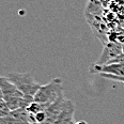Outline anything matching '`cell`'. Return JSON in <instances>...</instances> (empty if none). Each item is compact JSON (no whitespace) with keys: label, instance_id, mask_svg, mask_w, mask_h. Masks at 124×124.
Here are the masks:
<instances>
[{"label":"cell","instance_id":"obj_1","mask_svg":"<svg viewBox=\"0 0 124 124\" xmlns=\"http://www.w3.org/2000/svg\"><path fill=\"white\" fill-rule=\"evenodd\" d=\"M63 95V87L62 80L60 78H54L48 84L41 86L34 95V101L40 104H43L46 108L54 102H56L59 97Z\"/></svg>","mask_w":124,"mask_h":124},{"label":"cell","instance_id":"obj_2","mask_svg":"<svg viewBox=\"0 0 124 124\" xmlns=\"http://www.w3.org/2000/svg\"><path fill=\"white\" fill-rule=\"evenodd\" d=\"M8 79L15 85L18 89L28 96H33L37 94L41 85L34 79L32 74L30 73H19V72H13L8 75Z\"/></svg>","mask_w":124,"mask_h":124},{"label":"cell","instance_id":"obj_3","mask_svg":"<svg viewBox=\"0 0 124 124\" xmlns=\"http://www.w3.org/2000/svg\"><path fill=\"white\" fill-rule=\"evenodd\" d=\"M123 54L122 49V44L113 43V42H107L105 43L104 49H103L102 54H101L100 58L95 62L97 65H104V64L110 63L113 59L118 58Z\"/></svg>","mask_w":124,"mask_h":124},{"label":"cell","instance_id":"obj_4","mask_svg":"<svg viewBox=\"0 0 124 124\" xmlns=\"http://www.w3.org/2000/svg\"><path fill=\"white\" fill-rule=\"evenodd\" d=\"M0 92H1V96L7 102L25 96L24 93L20 91L13 82L10 81L8 79V77H1L0 78Z\"/></svg>","mask_w":124,"mask_h":124},{"label":"cell","instance_id":"obj_5","mask_svg":"<svg viewBox=\"0 0 124 124\" xmlns=\"http://www.w3.org/2000/svg\"><path fill=\"white\" fill-rule=\"evenodd\" d=\"M89 71L92 74H111L116 76H124V62L109 63L104 65H97L94 63L90 66Z\"/></svg>","mask_w":124,"mask_h":124},{"label":"cell","instance_id":"obj_6","mask_svg":"<svg viewBox=\"0 0 124 124\" xmlns=\"http://www.w3.org/2000/svg\"><path fill=\"white\" fill-rule=\"evenodd\" d=\"M0 124H33L26 108L13 110L9 116L0 118Z\"/></svg>","mask_w":124,"mask_h":124},{"label":"cell","instance_id":"obj_7","mask_svg":"<svg viewBox=\"0 0 124 124\" xmlns=\"http://www.w3.org/2000/svg\"><path fill=\"white\" fill-rule=\"evenodd\" d=\"M74 112H75V105L72 101L68 100L64 108L62 109L60 115L56 119L54 124H69L74 122Z\"/></svg>","mask_w":124,"mask_h":124},{"label":"cell","instance_id":"obj_8","mask_svg":"<svg viewBox=\"0 0 124 124\" xmlns=\"http://www.w3.org/2000/svg\"><path fill=\"white\" fill-rule=\"evenodd\" d=\"M107 41L108 42H113L118 44L124 43V28H116L111 29L107 34Z\"/></svg>","mask_w":124,"mask_h":124},{"label":"cell","instance_id":"obj_9","mask_svg":"<svg viewBox=\"0 0 124 124\" xmlns=\"http://www.w3.org/2000/svg\"><path fill=\"white\" fill-rule=\"evenodd\" d=\"M10 112H11V109L8 106L6 100L2 96H0V118L7 117V116L10 115Z\"/></svg>","mask_w":124,"mask_h":124},{"label":"cell","instance_id":"obj_10","mask_svg":"<svg viewBox=\"0 0 124 124\" xmlns=\"http://www.w3.org/2000/svg\"><path fill=\"white\" fill-rule=\"evenodd\" d=\"M103 78H106L108 80H112V81H119L124 84V76H116V75L111 74H100Z\"/></svg>","mask_w":124,"mask_h":124},{"label":"cell","instance_id":"obj_11","mask_svg":"<svg viewBox=\"0 0 124 124\" xmlns=\"http://www.w3.org/2000/svg\"><path fill=\"white\" fill-rule=\"evenodd\" d=\"M74 124H88V122L85 120H79V121H75Z\"/></svg>","mask_w":124,"mask_h":124},{"label":"cell","instance_id":"obj_12","mask_svg":"<svg viewBox=\"0 0 124 124\" xmlns=\"http://www.w3.org/2000/svg\"><path fill=\"white\" fill-rule=\"evenodd\" d=\"M122 49H123V54H124V43L122 44Z\"/></svg>","mask_w":124,"mask_h":124},{"label":"cell","instance_id":"obj_13","mask_svg":"<svg viewBox=\"0 0 124 124\" xmlns=\"http://www.w3.org/2000/svg\"><path fill=\"white\" fill-rule=\"evenodd\" d=\"M75 123V121H74V122H71V123H69V124H74Z\"/></svg>","mask_w":124,"mask_h":124}]
</instances>
